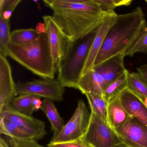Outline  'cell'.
<instances>
[{
    "label": "cell",
    "mask_w": 147,
    "mask_h": 147,
    "mask_svg": "<svg viewBox=\"0 0 147 147\" xmlns=\"http://www.w3.org/2000/svg\"><path fill=\"white\" fill-rule=\"evenodd\" d=\"M85 95L90 106L91 112L101 117L110 124L107 116L108 102L102 96L98 94L89 93L86 94Z\"/></svg>",
    "instance_id": "20"
},
{
    "label": "cell",
    "mask_w": 147,
    "mask_h": 147,
    "mask_svg": "<svg viewBox=\"0 0 147 147\" xmlns=\"http://www.w3.org/2000/svg\"><path fill=\"white\" fill-rule=\"evenodd\" d=\"M40 109L49 120L54 136L57 135L65 125L63 119L59 114L53 100L45 98Z\"/></svg>",
    "instance_id": "17"
},
{
    "label": "cell",
    "mask_w": 147,
    "mask_h": 147,
    "mask_svg": "<svg viewBox=\"0 0 147 147\" xmlns=\"http://www.w3.org/2000/svg\"><path fill=\"white\" fill-rule=\"evenodd\" d=\"M63 32L76 42L97 30L105 14L95 0H44Z\"/></svg>",
    "instance_id": "1"
},
{
    "label": "cell",
    "mask_w": 147,
    "mask_h": 147,
    "mask_svg": "<svg viewBox=\"0 0 147 147\" xmlns=\"http://www.w3.org/2000/svg\"><path fill=\"white\" fill-rule=\"evenodd\" d=\"M106 88L99 75L94 68L81 77L77 87V89L83 94H94L102 96Z\"/></svg>",
    "instance_id": "14"
},
{
    "label": "cell",
    "mask_w": 147,
    "mask_h": 147,
    "mask_svg": "<svg viewBox=\"0 0 147 147\" xmlns=\"http://www.w3.org/2000/svg\"><path fill=\"white\" fill-rule=\"evenodd\" d=\"M21 0H0V18L10 20L12 13Z\"/></svg>",
    "instance_id": "25"
},
{
    "label": "cell",
    "mask_w": 147,
    "mask_h": 147,
    "mask_svg": "<svg viewBox=\"0 0 147 147\" xmlns=\"http://www.w3.org/2000/svg\"><path fill=\"white\" fill-rule=\"evenodd\" d=\"M40 98L31 94H21L15 97L8 106L20 113L27 116H32L33 112L36 111L34 101Z\"/></svg>",
    "instance_id": "18"
},
{
    "label": "cell",
    "mask_w": 147,
    "mask_h": 147,
    "mask_svg": "<svg viewBox=\"0 0 147 147\" xmlns=\"http://www.w3.org/2000/svg\"><path fill=\"white\" fill-rule=\"evenodd\" d=\"M104 11H114L118 7L117 0H95Z\"/></svg>",
    "instance_id": "28"
},
{
    "label": "cell",
    "mask_w": 147,
    "mask_h": 147,
    "mask_svg": "<svg viewBox=\"0 0 147 147\" xmlns=\"http://www.w3.org/2000/svg\"><path fill=\"white\" fill-rule=\"evenodd\" d=\"M17 95L31 94L55 101L63 100L65 88L55 79L34 80L16 85Z\"/></svg>",
    "instance_id": "8"
},
{
    "label": "cell",
    "mask_w": 147,
    "mask_h": 147,
    "mask_svg": "<svg viewBox=\"0 0 147 147\" xmlns=\"http://www.w3.org/2000/svg\"><path fill=\"white\" fill-rule=\"evenodd\" d=\"M144 104L147 106V97L145 98V99L144 100Z\"/></svg>",
    "instance_id": "32"
},
{
    "label": "cell",
    "mask_w": 147,
    "mask_h": 147,
    "mask_svg": "<svg viewBox=\"0 0 147 147\" xmlns=\"http://www.w3.org/2000/svg\"><path fill=\"white\" fill-rule=\"evenodd\" d=\"M107 116L109 123L113 129L123 124L131 117L121 103L119 96L108 103Z\"/></svg>",
    "instance_id": "15"
},
{
    "label": "cell",
    "mask_w": 147,
    "mask_h": 147,
    "mask_svg": "<svg viewBox=\"0 0 147 147\" xmlns=\"http://www.w3.org/2000/svg\"><path fill=\"white\" fill-rule=\"evenodd\" d=\"M119 98L129 116L147 129V106L142 100L128 88L120 93Z\"/></svg>",
    "instance_id": "13"
},
{
    "label": "cell",
    "mask_w": 147,
    "mask_h": 147,
    "mask_svg": "<svg viewBox=\"0 0 147 147\" xmlns=\"http://www.w3.org/2000/svg\"><path fill=\"white\" fill-rule=\"evenodd\" d=\"M81 139L93 147H116L123 144L111 125L91 111L88 127Z\"/></svg>",
    "instance_id": "6"
},
{
    "label": "cell",
    "mask_w": 147,
    "mask_h": 147,
    "mask_svg": "<svg viewBox=\"0 0 147 147\" xmlns=\"http://www.w3.org/2000/svg\"><path fill=\"white\" fill-rule=\"evenodd\" d=\"M137 70L147 86V63L139 66Z\"/></svg>",
    "instance_id": "29"
},
{
    "label": "cell",
    "mask_w": 147,
    "mask_h": 147,
    "mask_svg": "<svg viewBox=\"0 0 147 147\" xmlns=\"http://www.w3.org/2000/svg\"><path fill=\"white\" fill-rule=\"evenodd\" d=\"M11 68L6 57L0 55V112L9 105L17 95Z\"/></svg>",
    "instance_id": "12"
},
{
    "label": "cell",
    "mask_w": 147,
    "mask_h": 147,
    "mask_svg": "<svg viewBox=\"0 0 147 147\" xmlns=\"http://www.w3.org/2000/svg\"><path fill=\"white\" fill-rule=\"evenodd\" d=\"M90 113L84 100H79L73 116L57 135L51 141L53 143L66 142L81 139L88 127Z\"/></svg>",
    "instance_id": "7"
},
{
    "label": "cell",
    "mask_w": 147,
    "mask_h": 147,
    "mask_svg": "<svg viewBox=\"0 0 147 147\" xmlns=\"http://www.w3.org/2000/svg\"><path fill=\"white\" fill-rule=\"evenodd\" d=\"M0 133L18 141H34L28 133L16 123L2 117H0Z\"/></svg>",
    "instance_id": "16"
},
{
    "label": "cell",
    "mask_w": 147,
    "mask_h": 147,
    "mask_svg": "<svg viewBox=\"0 0 147 147\" xmlns=\"http://www.w3.org/2000/svg\"><path fill=\"white\" fill-rule=\"evenodd\" d=\"M0 147H11L8 142L2 136L0 138Z\"/></svg>",
    "instance_id": "31"
},
{
    "label": "cell",
    "mask_w": 147,
    "mask_h": 147,
    "mask_svg": "<svg viewBox=\"0 0 147 147\" xmlns=\"http://www.w3.org/2000/svg\"><path fill=\"white\" fill-rule=\"evenodd\" d=\"M38 36L35 29H19L11 32V42L17 44L30 43L36 40Z\"/></svg>",
    "instance_id": "22"
},
{
    "label": "cell",
    "mask_w": 147,
    "mask_h": 147,
    "mask_svg": "<svg viewBox=\"0 0 147 147\" xmlns=\"http://www.w3.org/2000/svg\"><path fill=\"white\" fill-rule=\"evenodd\" d=\"M113 129L125 147H147V129L134 118Z\"/></svg>",
    "instance_id": "9"
},
{
    "label": "cell",
    "mask_w": 147,
    "mask_h": 147,
    "mask_svg": "<svg viewBox=\"0 0 147 147\" xmlns=\"http://www.w3.org/2000/svg\"><path fill=\"white\" fill-rule=\"evenodd\" d=\"M117 14L114 11H107L103 22L97 29V33L91 45L81 76L92 69L97 55L103 45L105 38L111 26L116 22Z\"/></svg>",
    "instance_id": "11"
},
{
    "label": "cell",
    "mask_w": 147,
    "mask_h": 147,
    "mask_svg": "<svg viewBox=\"0 0 147 147\" xmlns=\"http://www.w3.org/2000/svg\"><path fill=\"white\" fill-rule=\"evenodd\" d=\"M116 147H125L124 145H123V144H120V145H118V146H117Z\"/></svg>",
    "instance_id": "33"
},
{
    "label": "cell",
    "mask_w": 147,
    "mask_h": 147,
    "mask_svg": "<svg viewBox=\"0 0 147 147\" xmlns=\"http://www.w3.org/2000/svg\"><path fill=\"white\" fill-rule=\"evenodd\" d=\"M35 30L36 31L38 35L47 33L46 27H45V24L44 23H41V22L38 23L37 25Z\"/></svg>",
    "instance_id": "30"
},
{
    "label": "cell",
    "mask_w": 147,
    "mask_h": 147,
    "mask_svg": "<svg viewBox=\"0 0 147 147\" xmlns=\"http://www.w3.org/2000/svg\"><path fill=\"white\" fill-rule=\"evenodd\" d=\"M97 30L76 41L70 55L58 69L57 80L64 88L77 89Z\"/></svg>",
    "instance_id": "4"
},
{
    "label": "cell",
    "mask_w": 147,
    "mask_h": 147,
    "mask_svg": "<svg viewBox=\"0 0 147 147\" xmlns=\"http://www.w3.org/2000/svg\"><path fill=\"white\" fill-rule=\"evenodd\" d=\"M0 117L7 119L20 126L34 141L38 142L47 134L45 123L42 120L20 113L9 106L0 112Z\"/></svg>",
    "instance_id": "10"
},
{
    "label": "cell",
    "mask_w": 147,
    "mask_h": 147,
    "mask_svg": "<svg viewBox=\"0 0 147 147\" xmlns=\"http://www.w3.org/2000/svg\"><path fill=\"white\" fill-rule=\"evenodd\" d=\"M51 57L57 70L66 61L76 42L70 40L53 20L52 16L42 17Z\"/></svg>",
    "instance_id": "5"
},
{
    "label": "cell",
    "mask_w": 147,
    "mask_h": 147,
    "mask_svg": "<svg viewBox=\"0 0 147 147\" xmlns=\"http://www.w3.org/2000/svg\"><path fill=\"white\" fill-rule=\"evenodd\" d=\"M147 25L141 7L128 13L117 14L116 22L107 32L94 67L112 57L124 54Z\"/></svg>",
    "instance_id": "2"
},
{
    "label": "cell",
    "mask_w": 147,
    "mask_h": 147,
    "mask_svg": "<svg viewBox=\"0 0 147 147\" xmlns=\"http://www.w3.org/2000/svg\"><path fill=\"white\" fill-rule=\"evenodd\" d=\"M47 146L48 147H93L81 139L66 142L53 143L50 142Z\"/></svg>",
    "instance_id": "26"
},
{
    "label": "cell",
    "mask_w": 147,
    "mask_h": 147,
    "mask_svg": "<svg viewBox=\"0 0 147 147\" xmlns=\"http://www.w3.org/2000/svg\"><path fill=\"white\" fill-rule=\"evenodd\" d=\"M128 88L144 101L147 97V86L138 73H129L127 75Z\"/></svg>",
    "instance_id": "21"
},
{
    "label": "cell",
    "mask_w": 147,
    "mask_h": 147,
    "mask_svg": "<svg viewBox=\"0 0 147 147\" xmlns=\"http://www.w3.org/2000/svg\"><path fill=\"white\" fill-rule=\"evenodd\" d=\"M138 53L147 54V25L131 46L125 52V56L132 57Z\"/></svg>",
    "instance_id": "24"
},
{
    "label": "cell",
    "mask_w": 147,
    "mask_h": 147,
    "mask_svg": "<svg viewBox=\"0 0 147 147\" xmlns=\"http://www.w3.org/2000/svg\"><path fill=\"white\" fill-rule=\"evenodd\" d=\"M145 2H147V0H146V1H145Z\"/></svg>",
    "instance_id": "34"
},
{
    "label": "cell",
    "mask_w": 147,
    "mask_h": 147,
    "mask_svg": "<svg viewBox=\"0 0 147 147\" xmlns=\"http://www.w3.org/2000/svg\"><path fill=\"white\" fill-rule=\"evenodd\" d=\"M128 70H126L119 78L107 87L102 96L107 102L109 103L111 100L119 96L125 89L128 88Z\"/></svg>",
    "instance_id": "19"
},
{
    "label": "cell",
    "mask_w": 147,
    "mask_h": 147,
    "mask_svg": "<svg viewBox=\"0 0 147 147\" xmlns=\"http://www.w3.org/2000/svg\"><path fill=\"white\" fill-rule=\"evenodd\" d=\"M7 56L43 79H54L57 72L51 57L47 33L30 43L10 42Z\"/></svg>",
    "instance_id": "3"
},
{
    "label": "cell",
    "mask_w": 147,
    "mask_h": 147,
    "mask_svg": "<svg viewBox=\"0 0 147 147\" xmlns=\"http://www.w3.org/2000/svg\"><path fill=\"white\" fill-rule=\"evenodd\" d=\"M8 143L11 147H45L33 141H18L9 138Z\"/></svg>",
    "instance_id": "27"
},
{
    "label": "cell",
    "mask_w": 147,
    "mask_h": 147,
    "mask_svg": "<svg viewBox=\"0 0 147 147\" xmlns=\"http://www.w3.org/2000/svg\"><path fill=\"white\" fill-rule=\"evenodd\" d=\"M10 20H6L0 18V55L7 56L8 45L11 42Z\"/></svg>",
    "instance_id": "23"
}]
</instances>
